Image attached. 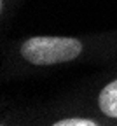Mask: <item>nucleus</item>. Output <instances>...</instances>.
<instances>
[{"instance_id":"obj_2","label":"nucleus","mask_w":117,"mask_h":126,"mask_svg":"<svg viewBox=\"0 0 117 126\" xmlns=\"http://www.w3.org/2000/svg\"><path fill=\"white\" fill-rule=\"evenodd\" d=\"M66 98L105 121L107 126H117V67L94 77Z\"/></svg>"},{"instance_id":"obj_1","label":"nucleus","mask_w":117,"mask_h":126,"mask_svg":"<svg viewBox=\"0 0 117 126\" xmlns=\"http://www.w3.org/2000/svg\"><path fill=\"white\" fill-rule=\"evenodd\" d=\"M117 58V28L82 35H31L4 42L2 81L47 74Z\"/></svg>"}]
</instances>
